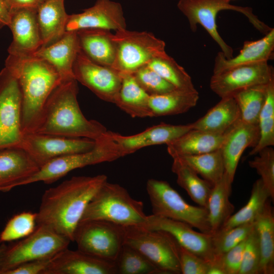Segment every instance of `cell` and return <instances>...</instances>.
<instances>
[{
  "label": "cell",
  "instance_id": "cell-1",
  "mask_svg": "<svg viewBox=\"0 0 274 274\" xmlns=\"http://www.w3.org/2000/svg\"><path fill=\"white\" fill-rule=\"evenodd\" d=\"M107 181L104 174L73 177L45 190L37 213V224L47 225L74 242L87 206Z\"/></svg>",
  "mask_w": 274,
  "mask_h": 274
},
{
  "label": "cell",
  "instance_id": "cell-2",
  "mask_svg": "<svg viewBox=\"0 0 274 274\" xmlns=\"http://www.w3.org/2000/svg\"><path fill=\"white\" fill-rule=\"evenodd\" d=\"M78 90L76 79L61 82L47 99L34 132L94 141L104 136L106 127L83 114L77 100Z\"/></svg>",
  "mask_w": 274,
  "mask_h": 274
},
{
  "label": "cell",
  "instance_id": "cell-3",
  "mask_svg": "<svg viewBox=\"0 0 274 274\" xmlns=\"http://www.w3.org/2000/svg\"><path fill=\"white\" fill-rule=\"evenodd\" d=\"M5 67L16 78L20 88L23 133L34 132L47 99L61 82L60 77L51 64L32 55H9Z\"/></svg>",
  "mask_w": 274,
  "mask_h": 274
},
{
  "label": "cell",
  "instance_id": "cell-4",
  "mask_svg": "<svg viewBox=\"0 0 274 274\" xmlns=\"http://www.w3.org/2000/svg\"><path fill=\"white\" fill-rule=\"evenodd\" d=\"M142 201L118 184L106 182L91 200L80 221L103 220L122 226H140L146 220Z\"/></svg>",
  "mask_w": 274,
  "mask_h": 274
},
{
  "label": "cell",
  "instance_id": "cell-5",
  "mask_svg": "<svg viewBox=\"0 0 274 274\" xmlns=\"http://www.w3.org/2000/svg\"><path fill=\"white\" fill-rule=\"evenodd\" d=\"M230 2L229 0H179L177 4L178 9L187 17L191 30L195 32L197 30V24L202 26L217 43L227 59L233 57V51L218 31L216 17L220 11L230 10L241 13L248 18L258 30L264 35L272 28L260 20L254 14L252 8L232 5Z\"/></svg>",
  "mask_w": 274,
  "mask_h": 274
},
{
  "label": "cell",
  "instance_id": "cell-6",
  "mask_svg": "<svg viewBox=\"0 0 274 274\" xmlns=\"http://www.w3.org/2000/svg\"><path fill=\"white\" fill-rule=\"evenodd\" d=\"M70 242L49 226L37 224L30 234L7 246L0 259V274L27 262L52 258L67 248Z\"/></svg>",
  "mask_w": 274,
  "mask_h": 274
},
{
  "label": "cell",
  "instance_id": "cell-7",
  "mask_svg": "<svg viewBox=\"0 0 274 274\" xmlns=\"http://www.w3.org/2000/svg\"><path fill=\"white\" fill-rule=\"evenodd\" d=\"M146 189L153 215L184 222L212 234L206 208L189 204L165 181L150 179Z\"/></svg>",
  "mask_w": 274,
  "mask_h": 274
},
{
  "label": "cell",
  "instance_id": "cell-8",
  "mask_svg": "<svg viewBox=\"0 0 274 274\" xmlns=\"http://www.w3.org/2000/svg\"><path fill=\"white\" fill-rule=\"evenodd\" d=\"M121 157H122L117 145L108 130L104 136L96 141V144L91 150L52 160L41 167L36 173L22 182L20 186L38 182L52 184L74 169L113 161Z\"/></svg>",
  "mask_w": 274,
  "mask_h": 274
},
{
  "label": "cell",
  "instance_id": "cell-9",
  "mask_svg": "<svg viewBox=\"0 0 274 274\" xmlns=\"http://www.w3.org/2000/svg\"><path fill=\"white\" fill-rule=\"evenodd\" d=\"M113 38L116 54L113 68L120 73L132 74L153 59L167 54L165 42L151 32L126 28L115 31Z\"/></svg>",
  "mask_w": 274,
  "mask_h": 274
},
{
  "label": "cell",
  "instance_id": "cell-10",
  "mask_svg": "<svg viewBox=\"0 0 274 274\" xmlns=\"http://www.w3.org/2000/svg\"><path fill=\"white\" fill-rule=\"evenodd\" d=\"M124 244L143 254L161 273H181L177 243L168 233L140 226H124Z\"/></svg>",
  "mask_w": 274,
  "mask_h": 274
},
{
  "label": "cell",
  "instance_id": "cell-11",
  "mask_svg": "<svg viewBox=\"0 0 274 274\" xmlns=\"http://www.w3.org/2000/svg\"><path fill=\"white\" fill-rule=\"evenodd\" d=\"M124 226L103 220L80 221L74 241L78 249L99 258L115 262L124 244Z\"/></svg>",
  "mask_w": 274,
  "mask_h": 274
},
{
  "label": "cell",
  "instance_id": "cell-12",
  "mask_svg": "<svg viewBox=\"0 0 274 274\" xmlns=\"http://www.w3.org/2000/svg\"><path fill=\"white\" fill-rule=\"evenodd\" d=\"M23 136L20 88L5 67L0 72V150L20 147Z\"/></svg>",
  "mask_w": 274,
  "mask_h": 274
},
{
  "label": "cell",
  "instance_id": "cell-13",
  "mask_svg": "<svg viewBox=\"0 0 274 274\" xmlns=\"http://www.w3.org/2000/svg\"><path fill=\"white\" fill-rule=\"evenodd\" d=\"M95 144L87 138L30 132L23 134L20 147L40 168L59 157L89 151Z\"/></svg>",
  "mask_w": 274,
  "mask_h": 274
},
{
  "label": "cell",
  "instance_id": "cell-14",
  "mask_svg": "<svg viewBox=\"0 0 274 274\" xmlns=\"http://www.w3.org/2000/svg\"><path fill=\"white\" fill-rule=\"evenodd\" d=\"M75 79L101 100L115 104L121 85L120 73L89 59L80 50L73 65Z\"/></svg>",
  "mask_w": 274,
  "mask_h": 274
},
{
  "label": "cell",
  "instance_id": "cell-15",
  "mask_svg": "<svg viewBox=\"0 0 274 274\" xmlns=\"http://www.w3.org/2000/svg\"><path fill=\"white\" fill-rule=\"evenodd\" d=\"M274 79L273 70L268 62L236 66L213 74L210 80L211 90L221 98L233 96L237 92Z\"/></svg>",
  "mask_w": 274,
  "mask_h": 274
},
{
  "label": "cell",
  "instance_id": "cell-16",
  "mask_svg": "<svg viewBox=\"0 0 274 274\" xmlns=\"http://www.w3.org/2000/svg\"><path fill=\"white\" fill-rule=\"evenodd\" d=\"M140 226L168 233L180 245L209 262L215 259L212 234L196 231L187 223L152 214Z\"/></svg>",
  "mask_w": 274,
  "mask_h": 274
},
{
  "label": "cell",
  "instance_id": "cell-17",
  "mask_svg": "<svg viewBox=\"0 0 274 274\" xmlns=\"http://www.w3.org/2000/svg\"><path fill=\"white\" fill-rule=\"evenodd\" d=\"M90 28L114 31L126 29V22L121 4L111 0H96L93 6L83 12L68 15L65 32Z\"/></svg>",
  "mask_w": 274,
  "mask_h": 274
},
{
  "label": "cell",
  "instance_id": "cell-18",
  "mask_svg": "<svg viewBox=\"0 0 274 274\" xmlns=\"http://www.w3.org/2000/svg\"><path fill=\"white\" fill-rule=\"evenodd\" d=\"M193 128L192 123L173 125L161 123L133 135H123L111 131H109V134L123 157L148 146L167 145Z\"/></svg>",
  "mask_w": 274,
  "mask_h": 274
},
{
  "label": "cell",
  "instance_id": "cell-19",
  "mask_svg": "<svg viewBox=\"0 0 274 274\" xmlns=\"http://www.w3.org/2000/svg\"><path fill=\"white\" fill-rule=\"evenodd\" d=\"M43 274H117V271L115 262L67 248L52 258Z\"/></svg>",
  "mask_w": 274,
  "mask_h": 274
},
{
  "label": "cell",
  "instance_id": "cell-20",
  "mask_svg": "<svg viewBox=\"0 0 274 274\" xmlns=\"http://www.w3.org/2000/svg\"><path fill=\"white\" fill-rule=\"evenodd\" d=\"M37 10L24 8L12 10L8 26L13 35V40L8 50L9 55L30 56L42 47Z\"/></svg>",
  "mask_w": 274,
  "mask_h": 274
},
{
  "label": "cell",
  "instance_id": "cell-21",
  "mask_svg": "<svg viewBox=\"0 0 274 274\" xmlns=\"http://www.w3.org/2000/svg\"><path fill=\"white\" fill-rule=\"evenodd\" d=\"M258 125L251 124L239 119L227 131L221 150L225 173L232 183L241 157L248 147H254L259 140Z\"/></svg>",
  "mask_w": 274,
  "mask_h": 274
},
{
  "label": "cell",
  "instance_id": "cell-22",
  "mask_svg": "<svg viewBox=\"0 0 274 274\" xmlns=\"http://www.w3.org/2000/svg\"><path fill=\"white\" fill-rule=\"evenodd\" d=\"M39 168L21 147L0 150V192H8L20 186Z\"/></svg>",
  "mask_w": 274,
  "mask_h": 274
},
{
  "label": "cell",
  "instance_id": "cell-23",
  "mask_svg": "<svg viewBox=\"0 0 274 274\" xmlns=\"http://www.w3.org/2000/svg\"><path fill=\"white\" fill-rule=\"evenodd\" d=\"M79 51L77 31H66L58 41L41 47L32 55L51 64L62 82L75 79L73 68Z\"/></svg>",
  "mask_w": 274,
  "mask_h": 274
},
{
  "label": "cell",
  "instance_id": "cell-24",
  "mask_svg": "<svg viewBox=\"0 0 274 274\" xmlns=\"http://www.w3.org/2000/svg\"><path fill=\"white\" fill-rule=\"evenodd\" d=\"M274 29L256 41H247L235 57L227 59L221 51L217 54L213 69L216 74L231 68L245 65L268 62L273 56Z\"/></svg>",
  "mask_w": 274,
  "mask_h": 274
},
{
  "label": "cell",
  "instance_id": "cell-25",
  "mask_svg": "<svg viewBox=\"0 0 274 274\" xmlns=\"http://www.w3.org/2000/svg\"><path fill=\"white\" fill-rule=\"evenodd\" d=\"M80 51L98 64L113 68L116 46L111 30L90 28L77 31Z\"/></svg>",
  "mask_w": 274,
  "mask_h": 274
},
{
  "label": "cell",
  "instance_id": "cell-26",
  "mask_svg": "<svg viewBox=\"0 0 274 274\" xmlns=\"http://www.w3.org/2000/svg\"><path fill=\"white\" fill-rule=\"evenodd\" d=\"M64 0H45L37 10V18L42 47L48 46L61 39L65 32L68 15Z\"/></svg>",
  "mask_w": 274,
  "mask_h": 274
},
{
  "label": "cell",
  "instance_id": "cell-27",
  "mask_svg": "<svg viewBox=\"0 0 274 274\" xmlns=\"http://www.w3.org/2000/svg\"><path fill=\"white\" fill-rule=\"evenodd\" d=\"M224 138L225 133L215 134L193 128L166 145L167 150L172 158L207 153L221 149Z\"/></svg>",
  "mask_w": 274,
  "mask_h": 274
},
{
  "label": "cell",
  "instance_id": "cell-28",
  "mask_svg": "<svg viewBox=\"0 0 274 274\" xmlns=\"http://www.w3.org/2000/svg\"><path fill=\"white\" fill-rule=\"evenodd\" d=\"M241 118L237 104L233 96L221 98L202 117L192 123L194 129L223 134Z\"/></svg>",
  "mask_w": 274,
  "mask_h": 274
},
{
  "label": "cell",
  "instance_id": "cell-29",
  "mask_svg": "<svg viewBox=\"0 0 274 274\" xmlns=\"http://www.w3.org/2000/svg\"><path fill=\"white\" fill-rule=\"evenodd\" d=\"M120 74L121 85L115 105L133 118L153 117L150 96L138 84L132 74Z\"/></svg>",
  "mask_w": 274,
  "mask_h": 274
},
{
  "label": "cell",
  "instance_id": "cell-30",
  "mask_svg": "<svg viewBox=\"0 0 274 274\" xmlns=\"http://www.w3.org/2000/svg\"><path fill=\"white\" fill-rule=\"evenodd\" d=\"M269 198L254 221L260 252V274L274 273V215Z\"/></svg>",
  "mask_w": 274,
  "mask_h": 274
},
{
  "label": "cell",
  "instance_id": "cell-31",
  "mask_svg": "<svg viewBox=\"0 0 274 274\" xmlns=\"http://www.w3.org/2000/svg\"><path fill=\"white\" fill-rule=\"evenodd\" d=\"M232 184L224 173L212 187L207 207L212 234L222 227L234 210V206L229 200Z\"/></svg>",
  "mask_w": 274,
  "mask_h": 274
},
{
  "label": "cell",
  "instance_id": "cell-32",
  "mask_svg": "<svg viewBox=\"0 0 274 274\" xmlns=\"http://www.w3.org/2000/svg\"><path fill=\"white\" fill-rule=\"evenodd\" d=\"M198 99L197 90L176 89L164 94L150 96L149 105L153 117L174 115L187 112L196 106Z\"/></svg>",
  "mask_w": 274,
  "mask_h": 274
},
{
  "label": "cell",
  "instance_id": "cell-33",
  "mask_svg": "<svg viewBox=\"0 0 274 274\" xmlns=\"http://www.w3.org/2000/svg\"><path fill=\"white\" fill-rule=\"evenodd\" d=\"M172 171L177 176V183L200 207L207 209L212 185L178 157L173 158Z\"/></svg>",
  "mask_w": 274,
  "mask_h": 274
},
{
  "label": "cell",
  "instance_id": "cell-34",
  "mask_svg": "<svg viewBox=\"0 0 274 274\" xmlns=\"http://www.w3.org/2000/svg\"><path fill=\"white\" fill-rule=\"evenodd\" d=\"M269 198L270 194L261 179L260 178L257 180L253 185L251 195L247 203L234 214L232 215L220 229H225L254 222Z\"/></svg>",
  "mask_w": 274,
  "mask_h": 274
},
{
  "label": "cell",
  "instance_id": "cell-35",
  "mask_svg": "<svg viewBox=\"0 0 274 274\" xmlns=\"http://www.w3.org/2000/svg\"><path fill=\"white\" fill-rule=\"evenodd\" d=\"M176 157L180 158L212 186L222 178L225 173L221 149L199 155Z\"/></svg>",
  "mask_w": 274,
  "mask_h": 274
},
{
  "label": "cell",
  "instance_id": "cell-36",
  "mask_svg": "<svg viewBox=\"0 0 274 274\" xmlns=\"http://www.w3.org/2000/svg\"><path fill=\"white\" fill-rule=\"evenodd\" d=\"M258 125L259 138L249 153L251 156L256 155L264 148L274 145V79L267 85L265 99Z\"/></svg>",
  "mask_w": 274,
  "mask_h": 274
},
{
  "label": "cell",
  "instance_id": "cell-37",
  "mask_svg": "<svg viewBox=\"0 0 274 274\" xmlns=\"http://www.w3.org/2000/svg\"><path fill=\"white\" fill-rule=\"evenodd\" d=\"M147 65L176 89L187 91L196 90L190 75L168 54L153 59Z\"/></svg>",
  "mask_w": 274,
  "mask_h": 274
},
{
  "label": "cell",
  "instance_id": "cell-38",
  "mask_svg": "<svg viewBox=\"0 0 274 274\" xmlns=\"http://www.w3.org/2000/svg\"><path fill=\"white\" fill-rule=\"evenodd\" d=\"M267 84L246 89L233 96L239 109L240 119L243 122L258 125L259 116L265 99Z\"/></svg>",
  "mask_w": 274,
  "mask_h": 274
},
{
  "label": "cell",
  "instance_id": "cell-39",
  "mask_svg": "<svg viewBox=\"0 0 274 274\" xmlns=\"http://www.w3.org/2000/svg\"><path fill=\"white\" fill-rule=\"evenodd\" d=\"M117 274H159V269L145 256L124 244L116 260Z\"/></svg>",
  "mask_w": 274,
  "mask_h": 274
},
{
  "label": "cell",
  "instance_id": "cell-40",
  "mask_svg": "<svg viewBox=\"0 0 274 274\" xmlns=\"http://www.w3.org/2000/svg\"><path fill=\"white\" fill-rule=\"evenodd\" d=\"M37 225V213L23 212L13 216L0 233V243L21 239L33 232Z\"/></svg>",
  "mask_w": 274,
  "mask_h": 274
},
{
  "label": "cell",
  "instance_id": "cell-41",
  "mask_svg": "<svg viewBox=\"0 0 274 274\" xmlns=\"http://www.w3.org/2000/svg\"><path fill=\"white\" fill-rule=\"evenodd\" d=\"M254 222L228 229H220L212 234L215 256L221 255L245 239L254 228Z\"/></svg>",
  "mask_w": 274,
  "mask_h": 274
},
{
  "label": "cell",
  "instance_id": "cell-42",
  "mask_svg": "<svg viewBox=\"0 0 274 274\" xmlns=\"http://www.w3.org/2000/svg\"><path fill=\"white\" fill-rule=\"evenodd\" d=\"M253 160L249 161V166L256 169L260 176L264 186L268 190L271 201L274 200V150L267 147L260 150Z\"/></svg>",
  "mask_w": 274,
  "mask_h": 274
},
{
  "label": "cell",
  "instance_id": "cell-43",
  "mask_svg": "<svg viewBox=\"0 0 274 274\" xmlns=\"http://www.w3.org/2000/svg\"><path fill=\"white\" fill-rule=\"evenodd\" d=\"M138 84L149 95L162 94L176 88L147 65L132 74Z\"/></svg>",
  "mask_w": 274,
  "mask_h": 274
},
{
  "label": "cell",
  "instance_id": "cell-44",
  "mask_svg": "<svg viewBox=\"0 0 274 274\" xmlns=\"http://www.w3.org/2000/svg\"><path fill=\"white\" fill-rule=\"evenodd\" d=\"M260 252L255 227L246 238L238 274H260Z\"/></svg>",
  "mask_w": 274,
  "mask_h": 274
},
{
  "label": "cell",
  "instance_id": "cell-45",
  "mask_svg": "<svg viewBox=\"0 0 274 274\" xmlns=\"http://www.w3.org/2000/svg\"><path fill=\"white\" fill-rule=\"evenodd\" d=\"M177 251L181 273L207 274L210 262L197 256L178 243Z\"/></svg>",
  "mask_w": 274,
  "mask_h": 274
},
{
  "label": "cell",
  "instance_id": "cell-46",
  "mask_svg": "<svg viewBox=\"0 0 274 274\" xmlns=\"http://www.w3.org/2000/svg\"><path fill=\"white\" fill-rule=\"evenodd\" d=\"M246 238L226 253L216 256L215 259L221 264L226 274L238 273Z\"/></svg>",
  "mask_w": 274,
  "mask_h": 274
},
{
  "label": "cell",
  "instance_id": "cell-47",
  "mask_svg": "<svg viewBox=\"0 0 274 274\" xmlns=\"http://www.w3.org/2000/svg\"><path fill=\"white\" fill-rule=\"evenodd\" d=\"M52 258L34 260L23 263L6 274H43Z\"/></svg>",
  "mask_w": 274,
  "mask_h": 274
},
{
  "label": "cell",
  "instance_id": "cell-48",
  "mask_svg": "<svg viewBox=\"0 0 274 274\" xmlns=\"http://www.w3.org/2000/svg\"><path fill=\"white\" fill-rule=\"evenodd\" d=\"M45 0H6L11 10L19 9H37Z\"/></svg>",
  "mask_w": 274,
  "mask_h": 274
},
{
  "label": "cell",
  "instance_id": "cell-49",
  "mask_svg": "<svg viewBox=\"0 0 274 274\" xmlns=\"http://www.w3.org/2000/svg\"><path fill=\"white\" fill-rule=\"evenodd\" d=\"M12 11L5 0H0V28L8 26Z\"/></svg>",
  "mask_w": 274,
  "mask_h": 274
},
{
  "label": "cell",
  "instance_id": "cell-50",
  "mask_svg": "<svg viewBox=\"0 0 274 274\" xmlns=\"http://www.w3.org/2000/svg\"><path fill=\"white\" fill-rule=\"evenodd\" d=\"M6 247H7V245L5 244V243L1 244L0 245V259H1V257L3 252L6 249Z\"/></svg>",
  "mask_w": 274,
  "mask_h": 274
},
{
  "label": "cell",
  "instance_id": "cell-51",
  "mask_svg": "<svg viewBox=\"0 0 274 274\" xmlns=\"http://www.w3.org/2000/svg\"><path fill=\"white\" fill-rule=\"evenodd\" d=\"M230 1H231V0H229Z\"/></svg>",
  "mask_w": 274,
  "mask_h": 274
},
{
  "label": "cell",
  "instance_id": "cell-52",
  "mask_svg": "<svg viewBox=\"0 0 274 274\" xmlns=\"http://www.w3.org/2000/svg\"><path fill=\"white\" fill-rule=\"evenodd\" d=\"M6 1V0H5Z\"/></svg>",
  "mask_w": 274,
  "mask_h": 274
}]
</instances>
